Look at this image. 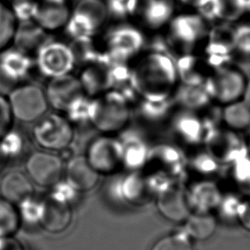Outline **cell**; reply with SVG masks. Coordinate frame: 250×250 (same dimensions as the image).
<instances>
[{"instance_id":"obj_39","label":"cell","mask_w":250,"mask_h":250,"mask_svg":"<svg viewBox=\"0 0 250 250\" xmlns=\"http://www.w3.org/2000/svg\"><path fill=\"white\" fill-rule=\"evenodd\" d=\"M22 147L23 139L16 132L9 130L0 138V152L6 160L19 155Z\"/></svg>"},{"instance_id":"obj_5","label":"cell","mask_w":250,"mask_h":250,"mask_svg":"<svg viewBox=\"0 0 250 250\" xmlns=\"http://www.w3.org/2000/svg\"><path fill=\"white\" fill-rule=\"evenodd\" d=\"M36 144L48 151H59L69 146L73 139L70 121L58 113L45 114L32 131Z\"/></svg>"},{"instance_id":"obj_2","label":"cell","mask_w":250,"mask_h":250,"mask_svg":"<svg viewBox=\"0 0 250 250\" xmlns=\"http://www.w3.org/2000/svg\"><path fill=\"white\" fill-rule=\"evenodd\" d=\"M209 28L206 21L197 13H185L174 16L166 26L164 43L169 54L180 57L196 54L207 39Z\"/></svg>"},{"instance_id":"obj_28","label":"cell","mask_w":250,"mask_h":250,"mask_svg":"<svg viewBox=\"0 0 250 250\" xmlns=\"http://www.w3.org/2000/svg\"><path fill=\"white\" fill-rule=\"evenodd\" d=\"M221 118L226 128L233 132L245 131L250 127V107L242 101L226 104Z\"/></svg>"},{"instance_id":"obj_15","label":"cell","mask_w":250,"mask_h":250,"mask_svg":"<svg viewBox=\"0 0 250 250\" xmlns=\"http://www.w3.org/2000/svg\"><path fill=\"white\" fill-rule=\"evenodd\" d=\"M173 0H137L134 12L141 25L149 30H158L167 26L174 17Z\"/></svg>"},{"instance_id":"obj_3","label":"cell","mask_w":250,"mask_h":250,"mask_svg":"<svg viewBox=\"0 0 250 250\" xmlns=\"http://www.w3.org/2000/svg\"><path fill=\"white\" fill-rule=\"evenodd\" d=\"M7 99L13 118L21 122H36L46 114L49 106L45 91L34 84L17 86Z\"/></svg>"},{"instance_id":"obj_12","label":"cell","mask_w":250,"mask_h":250,"mask_svg":"<svg viewBox=\"0 0 250 250\" xmlns=\"http://www.w3.org/2000/svg\"><path fill=\"white\" fill-rule=\"evenodd\" d=\"M171 131L179 144L197 147L204 144L207 128L201 115L197 112L183 109L170 117Z\"/></svg>"},{"instance_id":"obj_43","label":"cell","mask_w":250,"mask_h":250,"mask_svg":"<svg viewBox=\"0 0 250 250\" xmlns=\"http://www.w3.org/2000/svg\"><path fill=\"white\" fill-rule=\"evenodd\" d=\"M13 119L8 99L0 94V138L11 129Z\"/></svg>"},{"instance_id":"obj_26","label":"cell","mask_w":250,"mask_h":250,"mask_svg":"<svg viewBox=\"0 0 250 250\" xmlns=\"http://www.w3.org/2000/svg\"><path fill=\"white\" fill-rule=\"evenodd\" d=\"M7 49L2 51L0 57V71L5 79L17 82L28 74L31 62L20 50Z\"/></svg>"},{"instance_id":"obj_10","label":"cell","mask_w":250,"mask_h":250,"mask_svg":"<svg viewBox=\"0 0 250 250\" xmlns=\"http://www.w3.org/2000/svg\"><path fill=\"white\" fill-rule=\"evenodd\" d=\"M99 174H109L122 165V145L111 136H102L92 141L85 156Z\"/></svg>"},{"instance_id":"obj_8","label":"cell","mask_w":250,"mask_h":250,"mask_svg":"<svg viewBox=\"0 0 250 250\" xmlns=\"http://www.w3.org/2000/svg\"><path fill=\"white\" fill-rule=\"evenodd\" d=\"M202 49L201 58L211 72L230 65L234 55L232 47V28L224 25L209 29L207 39Z\"/></svg>"},{"instance_id":"obj_19","label":"cell","mask_w":250,"mask_h":250,"mask_svg":"<svg viewBox=\"0 0 250 250\" xmlns=\"http://www.w3.org/2000/svg\"><path fill=\"white\" fill-rule=\"evenodd\" d=\"M72 219L68 204L49 196L42 200L39 225L51 233H60L65 230Z\"/></svg>"},{"instance_id":"obj_37","label":"cell","mask_w":250,"mask_h":250,"mask_svg":"<svg viewBox=\"0 0 250 250\" xmlns=\"http://www.w3.org/2000/svg\"><path fill=\"white\" fill-rule=\"evenodd\" d=\"M219 20L225 21H237L247 12V0H219Z\"/></svg>"},{"instance_id":"obj_16","label":"cell","mask_w":250,"mask_h":250,"mask_svg":"<svg viewBox=\"0 0 250 250\" xmlns=\"http://www.w3.org/2000/svg\"><path fill=\"white\" fill-rule=\"evenodd\" d=\"M156 206L159 213L167 220L180 223L190 215V205L187 192L174 183L156 194Z\"/></svg>"},{"instance_id":"obj_21","label":"cell","mask_w":250,"mask_h":250,"mask_svg":"<svg viewBox=\"0 0 250 250\" xmlns=\"http://www.w3.org/2000/svg\"><path fill=\"white\" fill-rule=\"evenodd\" d=\"M66 181L78 191H88L96 187L100 174L90 165L85 156L71 158L65 168Z\"/></svg>"},{"instance_id":"obj_40","label":"cell","mask_w":250,"mask_h":250,"mask_svg":"<svg viewBox=\"0 0 250 250\" xmlns=\"http://www.w3.org/2000/svg\"><path fill=\"white\" fill-rule=\"evenodd\" d=\"M232 47L234 54L250 56V23H241L232 28Z\"/></svg>"},{"instance_id":"obj_31","label":"cell","mask_w":250,"mask_h":250,"mask_svg":"<svg viewBox=\"0 0 250 250\" xmlns=\"http://www.w3.org/2000/svg\"><path fill=\"white\" fill-rule=\"evenodd\" d=\"M175 105L174 98L158 102L143 99V103L141 104V114L148 122H162L166 118L171 117Z\"/></svg>"},{"instance_id":"obj_4","label":"cell","mask_w":250,"mask_h":250,"mask_svg":"<svg viewBox=\"0 0 250 250\" xmlns=\"http://www.w3.org/2000/svg\"><path fill=\"white\" fill-rule=\"evenodd\" d=\"M246 83L244 74L230 64L213 70L207 76L203 86L212 101L226 105L243 97Z\"/></svg>"},{"instance_id":"obj_23","label":"cell","mask_w":250,"mask_h":250,"mask_svg":"<svg viewBox=\"0 0 250 250\" xmlns=\"http://www.w3.org/2000/svg\"><path fill=\"white\" fill-rule=\"evenodd\" d=\"M109 46L111 51L123 59L131 58L137 55L144 46V36L137 27L121 25L115 32H112Z\"/></svg>"},{"instance_id":"obj_38","label":"cell","mask_w":250,"mask_h":250,"mask_svg":"<svg viewBox=\"0 0 250 250\" xmlns=\"http://www.w3.org/2000/svg\"><path fill=\"white\" fill-rule=\"evenodd\" d=\"M18 206L21 221L25 222L28 225H39L42 200H37L32 195L31 197L21 202Z\"/></svg>"},{"instance_id":"obj_20","label":"cell","mask_w":250,"mask_h":250,"mask_svg":"<svg viewBox=\"0 0 250 250\" xmlns=\"http://www.w3.org/2000/svg\"><path fill=\"white\" fill-rule=\"evenodd\" d=\"M0 193L5 200L19 205L33 195V185L28 176L20 171H10L0 182Z\"/></svg>"},{"instance_id":"obj_9","label":"cell","mask_w":250,"mask_h":250,"mask_svg":"<svg viewBox=\"0 0 250 250\" xmlns=\"http://www.w3.org/2000/svg\"><path fill=\"white\" fill-rule=\"evenodd\" d=\"M25 169L31 182L46 188L59 183L64 173L61 157L48 150L31 153L25 162Z\"/></svg>"},{"instance_id":"obj_14","label":"cell","mask_w":250,"mask_h":250,"mask_svg":"<svg viewBox=\"0 0 250 250\" xmlns=\"http://www.w3.org/2000/svg\"><path fill=\"white\" fill-rule=\"evenodd\" d=\"M146 165L178 182L188 169V158L178 145L161 144L149 149Z\"/></svg>"},{"instance_id":"obj_22","label":"cell","mask_w":250,"mask_h":250,"mask_svg":"<svg viewBox=\"0 0 250 250\" xmlns=\"http://www.w3.org/2000/svg\"><path fill=\"white\" fill-rule=\"evenodd\" d=\"M115 189V195L121 201L130 204H139L147 201V198L152 194L146 176L139 171H132L125 178L121 179Z\"/></svg>"},{"instance_id":"obj_45","label":"cell","mask_w":250,"mask_h":250,"mask_svg":"<svg viewBox=\"0 0 250 250\" xmlns=\"http://www.w3.org/2000/svg\"><path fill=\"white\" fill-rule=\"evenodd\" d=\"M0 250H24L22 245L12 236L0 237Z\"/></svg>"},{"instance_id":"obj_35","label":"cell","mask_w":250,"mask_h":250,"mask_svg":"<svg viewBox=\"0 0 250 250\" xmlns=\"http://www.w3.org/2000/svg\"><path fill=\"white\" fill-rule=\"evenodd\" d=\"M229 166L232 180L250 195V154L235 160Z\"/></svg>"},{"instance_id":"obj_24","label":"cell","mask_w":250,"mask_h":250,"mask_svg":"<svg viewBox=\"0 0 250 250\" xmlns=\"http://www.w3.org/2000/svg\"><path fill=\"white\" fill-rule=\"evenodd\" d=\"M180 83L188 85H203L211 73L205 62L197 54H187L175 60Z\"/></svg>"},{"instance_id":"obj_25","label":"cell","mask_w":250,"mask_h":250,"mask_svg":"<svg viewBox=\"0 0 250 250\" xmlns=\"http://www.w3.org/2000/svg\"><path fill=\"white\" fill-rule=\"evenodd\" d=\"M175 104L183 109L197 112L207 109L212 100L204 89L203 85H188L180 83L174 93Z\"/></svg>"},{"instance_id":"obj_48","label":"cell","mask_w":250,"mask_h":250,"mask_svg":"<svg viewBox=\"0 0 250 250\" xmlns=\"http://www.w3.org/2000/svg\"><path fill=\"white\" fill-rule=\"evenodd\" d=\"M7 160H6V158L2 155V153L0 152V170L2 169V167L4 166V164H5V162H6Z\"/></svg>"},{"instance_id":"obj_7","label":"cell","mask_w":250,"mask_h":250,"mask_svg":"<svg viewBox=\"0 0 250 250\" xmlns=\"http://www.w3.org/2000/svg\"><path fill=\"white\" fill-rule=\"evenodd\" d=\"M129 108L123 97L107 94L92 102L90 120L103 132L120 130L128 121Z\"/></svg>"},{"instance_id":"obj_30","label":"cell","mask_w":250,"mask_h":250,"mask_svg":"<svg viewBox=\"0 0 250 250\" xmlns=\"http://www.w3.org/2000/svg\"><path fill=\"white\" fill-rule=\"evenodd\" d=\"M187 195L189 205L193 203L203 209L221 201L220 191L217 186L211 181H201L194 184Z\"/></svg>"},{"instance_id":"obj_36","label":"cell","mask_w":250,"mask_h":250,"mask_svg":"<svg viewBox=\"0 0 250 250\" xmlns=\"http://www.w3.org/2000/svg\"><path fill=\"white\" fill-rule=\"evenodd\" d=\"M150 250H192V245L187 232H176L159 238Z\"/></svg>"},{"instance_id":"obj_33","label":"cell","mask_w":250,"mask_h":250,"mask_svg":"<svg viewBox=\"0 0 250 250\" xmlns=\"http://www.w3.org/2000/svg\"><path fill=\"white\" fill-rule=\"evenodd\" d=\"M21 218L13 203L0 198V237L12 236L20 228Z\"/></svg>"},{"instance_id":"obj_44","label":"cell","mask_w":250,"mask_h":250,"mask_svg":"<svg viewBox=\"0 0 250 250\" xmlns=\"http://www.w3.org/2000/svg\"><path fill=\"white\" fill-rule=\"evenodd\" d=\"M236 215L240 222V225L246 230L250 231V199L240 202Z\"/></svg>"},{"instance_id":"obj_17","label":"cell","mask_w":250,"mask_h":250,"mask_svg":"<svg viewBox=\"0 0 250 250\" xmlns=\"http://www.w3.org/2000/svg\"><path fill=\"white\" fill-rule=\"evenodd\" d=\"M71 9L67 0H37L32 18L45 30H57L65 26Z\"/></svg>"},{"instance_id":"obj_41","label":"cell","mask_w":250,"mask_h":250,"mask_svg":"<svg viewBox=\"0 0 250 250\" xmlns=\"http://www.w3.org/2000/svg\"><path fill=\"white\" fill-rule=\"evenodd\" d=\"M52 188H54V190L50 196L62 202H64L68 205L74 201V199L76 198V195L78 194V192H80L67 181L66 182L60 181Z\"/></svg>"},{"instance_id":"obj_46","label":"cell","mask_w":250,"mask_h":250,"mask_svg":"<svg viewBox=\"0 0 250 250\" xmlns=\"http://www.w3.org/2000/svg\"><path fill=\"white\" fill-rule=\"evenodd\" d=\"M242 99H243V102L250 107V80L247 81L246 83V87H245Z\"/></svg>"},{"instance_id":"obj_29","label":"cell","mask_w":250,"mask_h":250,"mask_svg":"<svg viewBox=\"0 0 250 250\" xmlns=\"http://www.w3.org/2000/svg\"><path fill=\"white\" fill-rule=\"evenodd\" d=\"M186 232L196 240H206L210 238L217 228L216 219L206 212H198L189 215L186 220Z\"/></svg>"},{"instance_id":"obj_47","label":"cell","mask_w":250,"mask_h":250,"mask_svg":"<svg viewBox=\"0 0 250 250\" xmlns=\"http://www.w3.org/2000/svg\"><path fill=\"white\" fill-rule=\"evenodd\" d=\"M180 1H182L183 3H185V4H188V5H191L192 7L199 1V0H180Z\"/></svg>"},{"instance_id":"obj_32","label":"cell","mask_w":250,"mask_h":250,"mask_svg":"<svg viewBox=\"0 0 250 250\" xmlns=\"http://www.w3.org/2000/svg\"><path fill=\"white\" fill-rule=\"evenodd\" d=\"M17 17L9 7L0 1V52L9 47L17 34Z\"/></svg>"},{"instance_id":"obj_34","label":"cell","mask_w":250,"mask_h":250,"mask_svg":"<svg viewBox=\"0 0 250 250\" xmlns=\"http://www.w3.org/2000/svg\"><path fill=\"white\" fill-rule=\"evenodd\" d=\"M220 168L221 164L206 149L196 151L188 158V169H191L203 177L215 175Z\"/></svg>"},{"instance_id":"obj_13","label":"cell","mask_w":250,"mask_h":250,"mask_svg":"<svg viewBox=\"0 0 250 250\" xmlns=\"http://www.w3.org/2000/svg\"><path fill=\"white\" fill-rule=\"evenodd\" d=\"M106 11V5L101 0H81L71 12L66 26L74 37L90 35L101 25Z\"/></svg>"},{"instance_id":"obj_42","label":"cell","mask_w":250,"mask_h":250,"mask_svg":"<svg viewBox=\"0 0 250 250\" xmlns=\"http://www.w3.org/2000/svg\"><path fill=\"white\" fill-rule=\"evenodd\" d=\"M9 7L18 18H32L37 0H8Z\"/></svg>"},{"instance_id":"obj_11","label":"cell","mask_w":250,"mask_h":250,"mask_svg":"<svg viewBox=\"0 0 250 250\" xmlns=\"http://www.w3.org/2000/svg\"><path fill=\"white\" fill-rule=\"evenodd\" d=\"M74 63L73 51L61 42L43 45L37 55V65L40 71L51 79L69 74Z\"/></svg>"},{"instance_id":"obj_27","label":"cell","mask_w":250,"mask_h":250,"mask_svg":"<svg viewBox=\"0 0 250 250\" xmlns=\"http://www.w3.org/2000/svg\"><path fill=\"white\" fill-rule=\"evenodd\" d=\"M122 145V164L131 171H138L146 165L149 149L139 136H128Z\"/></svg>"},{"instance_id":"obj_18","label":"cell","mask_w":250,"mask_h":250,"mask_svg":"<svg viewBox=\"0 0 250 250\" xmlns=\"http://www.w3.org/2000/svg\"><path fill=\"white\" fill-rule=\"evenodd\" d=\"M45 93L49 104H51L59 110L66 111V109L83 95V88L79 80L66 74L52 78Z\"/></svg>"},{"instance_id":"obj_6","label":"cell","mask_w":250,"mask_h":250,"mask_svg":"<svg viewBox=\"0 0 250 250\" xmlns=\"http://www.w3.org/2000/svg\"><path fill=\"white\" fill-rule=\"evenodd\" d=\"M206 150L221 164L230 165L235 160L249 154L246 143L236 132L218 126L209 128L204 144Z\"/></svg>"},{"instance_id":"obj_1","label":"cell","mask_w":250,"mask_h":250,"mask_svg":"<svg viewBox=\"0 0 250 250\" xmlns=\"http://www.w3.org/2000/svg\"><path fill=\"white\" fill-rule=\"evenodd\" d=\"M133 75L142 98L149 101L173 98L180 84L176 62L163 50H153L143 56Z\"/></svg>"},{"instance_id":"obj_49","label":"cell","mask_w":250,"mask_h":250,"mask_svg":"<svg viewBox=\"0 0 250 250\" xmlns=\"http://www.w3.org/2000/svg\"><path fill=\"white\" fill-rule=\"evenodd\" d=\"M245 143H246V146H247L248 152H249V154H250V135H249V137H248V140H247V142H245Z\"/></svg>"}]
</instances>
